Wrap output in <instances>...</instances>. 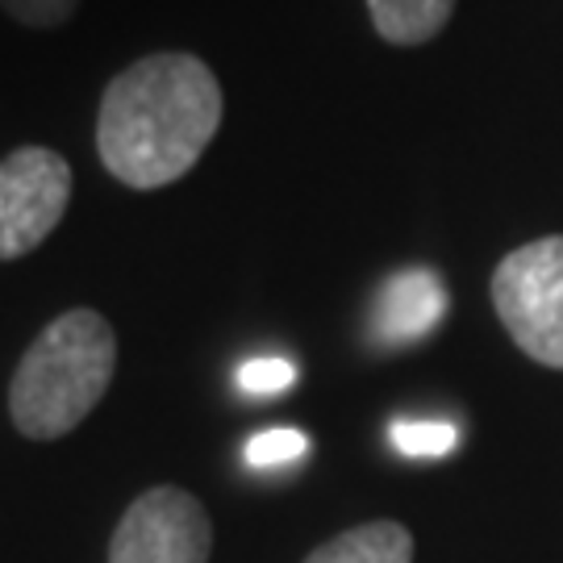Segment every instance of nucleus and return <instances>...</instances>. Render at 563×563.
<instances>
[{
    "instance_id": "f257e3e1",
    "label": "nucleus",
    "mask_w": 563,
    "mask_h": 563,
    "mask_svg": "<svg viewBox=\"0 0 563 563\" xmlns=\"http://www.w3.org/2000/svg\"><path fill=\"white\" fill-rule=\"evenodd\" d=\"M222 118L225 97L209 63L188 51L142 55L104 88L97 155L125 188H167L201 163Z\"/></svg>"
},
{
    "instance_id": "f03ea898",
    "label": "nucleus",
    "mask_w": 563,
    "mask_h": 563,
    "mask_svg": "<svg viewBox=\"0 0 563 563\" xmlns=\"http://www.w3.org/2000/svg\"><path fill=\"white\" fill-rule=\"evenodd\" d=\"M118 372V334L97 309H67L30 342L9 380V418L21 439L55 443L101 405Z\"/></svg>"
},
{
    "instance_id": "7ed1b4c3",
    "label": "nucleus",
    "mask_w": 563,
    "mask_h": 563,
    "mask_svg": "<svg viewBox=\"0 0 563 563\" xmlns=\"http://www.w3.org/2000/svg\"><path fill=\"white\" fill-rule=\"evenodd\" d=\"M493 309L530 360L563 372V234L526 242L497 263Z\"/></svg>"
},
{
    "instance_id": "20e7f679",
    "label": "nucleus",
    "mask_w": 563,
    "mask_h": 563,
    "mask_svg": "<svg viewBox=\"0 0 563 563\" xmlns=\"http://www.w3.org/2000/svg\"><path fill=\"white\" fill-rule=\"evenodd\" d=\"M71 201V163L51 146H18L0 159V263H13L59 230Z\"/></svg>"
},
{
    "instance_id": "39448f33",
    "label": "nucleus",
    "mask_w": 563,
    "mask_h": 563,
    "mask_svg": "<svg viewBox=\"0 0 563 563\" xmlns=\"http://www.w3.org/2000/svg\"><path fill=\"white\" fill-rule=\"evenodd\" d=\"M209 551L213 522L205 505L176 484L134 497L109 539V563H209Z\"/></svg>"
},
{
    "instance_id": "423d86ee",
    "label": "nucleus",
    "mask_w": 563,
    "mask_h": 563,
    "mask_svg": "<svg viewBox=\"0 0 563 563\" xmlns=\"http://www.w3.org/2000/svg\"><path fill=\"white\" fill-rule=\"evenodd\" d=\"M446 313V288L430 267H405L388 276L372 305V339L384 346H409L430 339Z\"/></svg>"
},
{
    "instance_id": "0eeeda50",
    "label": "nucleus",
    "mask_w": 563,
    "mask_h": 563,
    "mask_svg": "<svg viewBox=\"0 0 563 563\" xmlns=\"http://www.w3.org/2000/svg\"><path fill=\"white\" fill-rule=\"evenodd\" d=\"M305 563H413V534L401 522H363L309 551Z\"/></svg>"
},
{
    "instance_id": "6e6552de",
    "label": "nucleus",
    "mask_w": 563,
    "mask_h": 563,
    "mask_svg": "<svg viewBox=\"0 0 563 563\" xmlns=\"http://www.w3.org/2000/svg\"><path fill=\"white\" fill-rule=\"evenodd\" d=\"M372 25L393 46H422L446 30L455 0H367Z\"/></svg>"
},
{
    "instance_id": "1a4fd4ad",
    "label": "nucleus",
    "mask_w": 563,
    "mask_h": 563,
    "mask_svg": "<svg viewBox=\"0 0 563 563\" xmlns=\"http://www.w3.org/2000/svg\"><path fill=\"white\" fill-rule=\"evenodd\" d=\"M393 446L405 460H443L460 446V430L451 422H426V418H397L388 430Z\"/></svg>"
},
{
    "instance_id": "9d476101",
    "label": "nucleus",
    "mask_w": 563,
    "mask_h": 563,
    "mask_svg": "<svg viewBox=\"0 0 563 563\" xmlns=\"http://www.w3.org/2000/svg\"><path fill=\"white\" fill-rule=\"evenodd\" d=\"M309 451V439L301 430H288V426H276V430H263L246 443V463L251 467H284V463H297Z\"/></svg>"
},
{
    "instance_id": "9b49d317",
    "label": "nucleus",
    "mask_w": 563,
    "mask_h": 563,
    "mask_svg": "<svg viewBox=\"0 0 563 563\" xmlns=\"http://www.w3.org/2000/svg\"><path fill=\"white\" fill-rule=\"evenodd\" d=\"M0 9L25 30H59L80 13V0H0Z\"/></svg>"
},
{
    "instance_id": "f8f14e48",
    "label": "nucleus",
    "mask_w": 563,
    "mask_h": 563,
    "mask_svg": "<svg viewBox=\"0 0 563 563\" xmlns=\"http://www.w3.org/2000/svg\"><path fill=\"white\" fill-rule=\"evenodd\" d=\"M297 384V367L288 360H251L239 367V388L246 397H276Z\"/></svg>"
}]
</instances>
